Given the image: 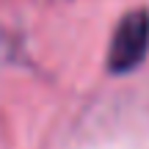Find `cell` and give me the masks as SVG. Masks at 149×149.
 <instances>
[{
    "label": "cell",
    "mask_w": 149,
    "mask_h": 149,
    "mask_svg": "<svg viewBox=\"0 0 149 149\" xmlns=\"http://www.w3.org/2000/svg\"><path fill=\"white\" fill-rule=\"evenodd\" d=\"M149 50V14L146 11H133L119 22L116 33L108 53V66L111 72H130L144 61Z\"/></svg>",
    "instance_id": "1"
}]
</instances>
